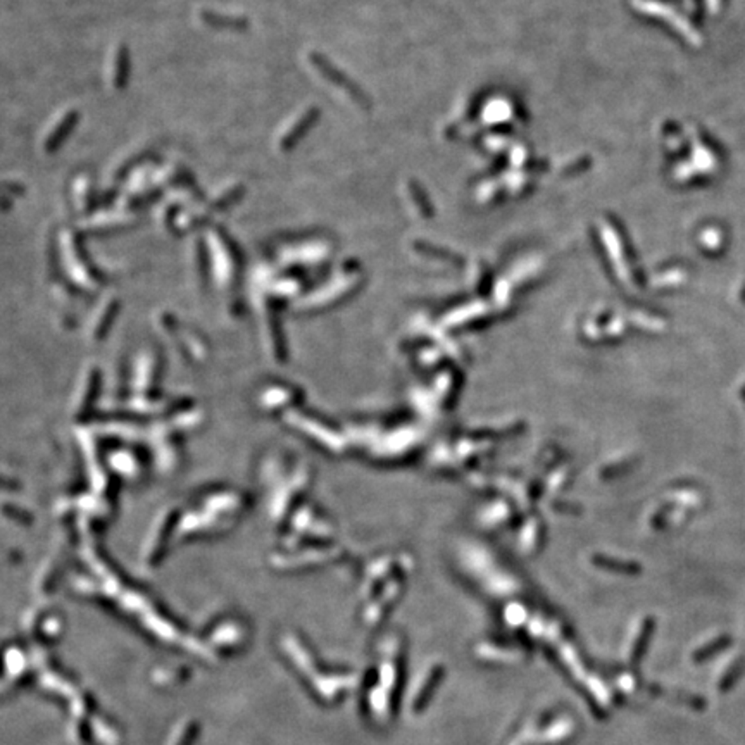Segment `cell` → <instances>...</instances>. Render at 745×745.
Returning a JSON list of instances; mask_svg holds the SVG:
<instances>
[{"label":"cell","mask_w":745,"mask_h":745,"mask_svg":"<svg viewBox=\"0 0 745 745\" xmlns=\"http://www.w3.org/2000/svg\"><path fill=\"white\" fill-rule=\"evenodd\" d=\"M79 123V112L76 109H70L64 112L59 119H57L56 125L49 130V133L45 135L43 140V150L47 154H54L64 146L68 139L71 136V133L74 132L76 126Z\"/></svg>","instance_id":"obj_1"},{"label":"cell","mask_w":745,"mask_h":745,"mask_svg":"<svg viewBox=\"0 0 745 745\" xmlns=\"http://www.w3.org/2000/svg\"><path fill=\"white\" fill-rule=\"evenodd\" d=\"M198 17L202 19V23L214 28V30L245 31L249 26V21L245 19V17L233 16V14H226V13H218V10H212V9H201Z\"/></svg>","instance_id":"obj_2"},{"label":"cell","mask_w":745,"mask_h":745,"mask_svg":"<svg viewBox=\"0 0 745 745\" xmlns=\"http://www.w3.org/2000/svg\"><path fill=\"white\" fill-rule=\"evenodd\" d=\"M132 74V59L126 45L116 47L111 63V83L116 90H125Z\"/></svg>","instance_id":"obj_3"},{"label":"cell","mask_w":745,"mask_h":745,"mask_svg":"<svg viewBox=\"0 0 745 745\" xmlns=\"http://www.w3.org/2000/svg\"><path fill=\"white\" fill-rule=\"evenodd\" d=\"M78 191L81 211L85 212V214H93V212L100 207V194L97 191V188L93 187L92 180L81 178V182H79L78 185Z\"/></svg>","instance_id":"obj_4"},{"label":"cell","mask_w":745,"mask_h":745,"mask_svg":"<svg viewBox=\"0 0 745 745\" xmlns=\"http://www.w3.org/2000/svg\"><path fill=\"white\" fill-rule=\"evenodd\" d=\"M154 159H155V154L152 150H143V152H140V154L132 155V157L126 159L125 162H121V164L118 166V169L114 171V180L116 182H123V180L128 178L132 173H135L136 169L143 168L146 162L154 161Z\"/></svg>","instance_id":"obj_5"},{"label":"cell","mask_w":745,"mask_h":745,"mask_svg":"<svg viewBox=\"0 0 745 745\" xmlns=\"http://www.w3.org/2000/svg\"><path fill=\"white\" fill-rule=\"evenodd\" d=\"M135 223H136V219L132 218V216H114V218H106V219H102V221H95L92 226H90V231L95 235L97 233L107 235V233H112V231L123 230V228L133 226Z\"/></svg>","instance_id":"obj_6"},{"label":"cell","mask_w":745,"mask_h":745,"mask_svg":"<svg viewBox=\"0 0 745 745\" xmlns=\"http://www.w3.org/2000/svg\"><path fill=\"white\" fill-rule=\"evenodd\" d=\"M245 194V188L242 185H231L230 188H226V190L223 191L221 195H218V197L214 198V201L211 202V211L212 212H223L226 211V209H230L231 205L237 204L238 201H240L242 197H244Z\"/></svg>","instance_id":"obj_7"},{"label":"cell","mask_w":745,"mask_h":745,"mask_svg":"<svg viewBox=\"0 0 745 745\" xmlns=\"http://www.w3.org/2000/svg\"><path fill=\"white\" fill-rule=\"evenodd\" d=\"M161 195L162 190L159 187H152L146 188V190L142 191H136V194H133V197L126 202V209H128V211H135V209L147 207V205L157 202L159 198H161Z\"/></svg>","instance_id":"obj_8"},{"label":"cell","mask_w":745,"mask_h":745,"mask_svg":"<svg viewBox=\"0 0 745 745\" xmlns=\"http://www.w3.org/2000/svg\"><path fill=\"white\" fill-rule=\"evenodd\" d=\"M118 198V188H109L104 194H100V207H109Z\"/></svg>","instance_id":"obj_9"}]
</instances>
